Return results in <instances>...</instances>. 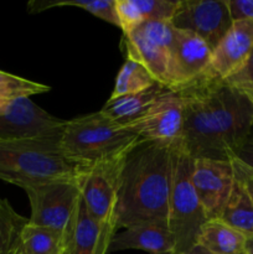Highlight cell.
<instances>
[{
    "instance_id": "obj_1",
    "label": "cell",
    "mask_w": 253,
    "mask_h": 254,
    "mask_svg": "<svg viewBox=\"0 0 253 254\" xmlns=\"http://www.w3.org/2000/svg\"><path fill=\"white\" fill-rule=\"evenodd\" d=\"M176 93L183 101L178 144L192 159L231 160L253 129V96L225 81L198 78Z\"/></svg>"
},
{
    "instance_id": "obj_2",
    "label": "cell",
    "mask_w": 253,
    "mask_h": 254,
    "mask_svg": "<svg viewBox=\"0 0 253 254\" xmlns=\"http://www.w3.org/2000/svg\"><path fill=\"white\" fill-rule=\"evenodd\" d=\"M175 145L140 140L126 155L117 202V227L168 222Z\"/></svg>"
},
{
    "instance_id": "obj_3",
    "label": "cell",
    "mask_w": 253,
    "mask_h": 254,
    "mask_svg": "<svg viewBox=\"0 0 253 254\" xmlns=\"http://www.w3.org/2000/svg\"><path fill=\"white\" fill-rule=\"evenodd\" d=\"M78 168V164L62 154L60 136L0 143V180L21 189L74 179Z\"/></svg>"
},
{
    "instance_id": "obj_4",
    "label": "cell",
    "mask_w": 253,
    "mask_h": 254,
    "mask_svg": "<svg viewBox=\"0 0 253 254\" xmlns=\"http://www.w3.org/2000/svg\"><path fill=\"white\" fill-rule=\"evenodd\" d=\"M143 139L101 112L66 121L60 149L68 160L87 165L128 151Z\"/></svg>"
},
{
    "instance_id": "obj_5",
    "label": "cell",
    "mask_w": 253,
    "mask_h": 254,
    "mask_svg": "<svg viewBox=\"0 0 253 254\" xmlns=\"http://www.w3.org/2000/svg\"><path fill=\"white\" fill-rule=\"evenodd\" d=\"M192 168L193 159L175 145L168 226L175 240L176 253L188 252L197 245L201 227L208 220L192 184Z\"/></svg>"
},
{
    "instance_id": "obj_6",
    "label": "cell",
    "mask_w": 253,
    "mask_h": 254,
    "mask_svg": "<svg viewBox=\"0 0 253 254\" xmlns=\"http://www.w3.org/2000/svg\"><path fill=\"white\" fill-rule=\"evenodd\" d=\"M128 151L97 163L79 165L76 179L87 211L102 225L117 227V202L121 175Z\"/></svg>"
},
{
    "instance_id": "obj_7",
    "label": "cell",
    "mask_w": 253,
    "mask_h": 254,
    "mask_svg": "<svg viewBox=\"0 0 253 254\" xmlns=\"http://www.w3.org/2000/svg\"><path fill=\"white\" fill-rule=\"evenodd\" d=\"M31 216L29 223L50 228L64 236L71 233L81 206V192L76 179L51 180L24 188Z\"/></svg>"
},
{
    "instance_id": "obj_8",
    "label": "cell",
    "mask_w": 253,
    "mask_h": 254,
    "mask_svg": "<svg viewBox=\"0 0 253 254\" xmlns=\"http://www.w3.org/2000/svg\"><path fill=\"white\" fill-rule=\"evenodd\" d=\"M175 27L168 20L139 25L124 36L126 57L140 62L155 81L171 89V49Z\"/></svg>"
},
{
    "instance_id": "obj_9",
    "label": "cell",
    "mask_w": 253,
    "mask_h": 254,
    "mask_svg": "<svg viewBox=\"0 0 253 254\" xmlns=\"http://www.w3.org/2000/svg\"><path fill=\"white\" fill-rule=\"evenodd\" d=\"M64 123L30 98L15 99L0 116V143L61 136Z\"/></svg>"
},
{
    "instance_id": "obj_10",
    "label": "cell",
    "mask_w": 253,
    "mask_h": 254,
    "mask_svg": "<svg viewBox=\"0 0 253 254\" xmlns=\"http://www.w3.org/2000/svg\"><path fill=\"white\" fill-rule=\"evenodd\" d=\"M171 24L197 35L213 51L233 21L226 0H180Z\"/></svg>"
},
{
    "instance_id": "obj_11",
    "label": "cell",
    "mask_w": 253,
    "mask_h": 254,
    "mask_svg": "<svg viewBox=\"0 0 253 254\" xmlns=\"http://www.w3.org/2000/svg\"><path fill=\"white\" fill-rule=\"evenodd\" d=\"M183 121V101L176 92L169 91L159 97L140 118L126 128L143 140L174 146L181 140Z\"/></svg>"
},
{
    "instance_id": "obj_12",
    "label": "cell",
    "mask_w": 253,
    "mask_h": 254,
    "mask_svg": "<svg viewBox=\"0 0 253 254\" xmlns=\"http://www.w3.org/2000/svg\"><path fill=\"white\" fill-rule=\"evenodd\" d=\"M233 183L232 160L193 159L192 184L208 220L220 218Z\"/></svg>"
},
{
    "instance_id": "obj_13",
    "label": "cell",
    "mask_w": 253,
    "mask_h": 254,
    "mask_svg": "<svg viewBox=\"0 0 253 254\" xmlns=\"http://www.w3.org/2000/svg\"><path fill=\"white\" fill-rule=\"evenodd\" d=\"M253 51V21H236L215 47L200 78L226 81L246 64Z\"/></svg>"
},
{
    "instance_id": "obj_14",
    "label": "cell",
    "mask_w": 253,
    "mask_h": 254,
    "mask_svg": "<svg viewBox=\"0 0 253 254\" xmlns=\"http://www.w3.org/2000/svg\"><path fill=\"white\" fill-rule=\"evenodd\" d=\"M211 56V47L197 35L175 29L171 49V91H180L200 78L210 64Z\"/></svg>"
},
{
    "instance_id": "obj_15",
    "label": "cell",
    "mask_w": 253,
    "mask_h": 254,
    "mask_svg": "<svg viewBox=\"0 0 253 254\" xmlns=\"http://www.w3.org/2000/svg\"><path fill=\"white\" fill-rule=\"evenodd\" d=\"M138 250L149 254H175L176 243L166 221H154L124 228L113 236L108 253Z\"/></svg>"
},
{
    "instance_id": "obj_16",
    "label": "cell",
    "mask_w": 253,
    "mask_h": 254,
    "mask_svg": "<svg viewBox=\"0 0 253 254\" xmlns=\"http://www.w3.org/2000/svg\"><path fill=\"white\" fill-rule=\"evenodd\" d=\"M117 230L94 220L81 201L78 216L67 236L62 254H108L109 245Z\"/></svg>"
},
{
    "instance_id": "obj_17",
    "label": "cell",
    "mask_w": 253,
    "mask_h": 254,
    "mask_svg": "<svg viewBox=\"0 0 253 254\" xmlns=\"http://www.w3.org/2000/svg\"><path fill=\"white\" fill-rule=\"evenodd\" d=\"M169 91L171 89H169L168 87L155 83L145 91L111 97L99 112L116 123L126 127L140 118L159 97Z\"/></svg>"
},
{
    "instance_id": "obj_18",
    "label": "cell",
    "mask_w": 253,
    "mask_h": 254,
    "mask_svg": "<svg viewBox=\"0 0 253 254\" xmlns=\"http://www.w3.org/2000/svg\"><path fill=\"white\" fill-rule=\"evenodd\" d=\"M247 236L231 227L220 218L207 220L201 227L197 245L211 254L246 253Z\"/></svg>"
},
{
    "instance_id": "obj_19",
    "label": "cell",
    "mask_w": 253,
    "mask_h": 254,
    "mask_svg": "<svg viewBox=\"0 0 253 254\" xmlns=\"http://www.w3.org/2000/svg\"><path fill=\"white\" fill-rule=\"evenodd\" d=\"M220 220L242 232L247 237L253 236V200L246 188L242 176L236 168L235 183L221 213Z\"/></svg>"
},
{
    "instance_id": "obj_20",
    "label": "cell",
    "mask_w": 253,
    "mask_h": 254,
    "mask_svg": "<svg viewBox=\"0 0 253 254\" xmlns=\"http://www.w3.org/2000/svg\"><path fill=\"white\" fill-rule=\"evenodd\" d=\"M21 254H62L64 236L45 227L27 223L21 236Z\"/></svg>"
},
{
    "instance_id": "obj_21",
    "label": "cell",
    "mask_w": 253,
    "mask_h": 254,
    "mask_svg": "<svg viewBox=\"0 0 253 254\" xmlns=\"http://www.w3.org/2000/svg\"><path fill=\"white\" fill-rule=\"evenodd\" d=\"M29 218L19 215L6 198L0 197V254H14L21 245Z\"/></svg>"
},
{
    "instance_id": "obj_22",
    "label": "cell",
    "mask_w": 253,
    "mask_h": 254,
    "mask_svg": "<svg viewBox=\"0 0 253 254\" xmlns=\"http://www.w3.org/2000/svg\"><path fill=\"white\" fill-rule=\"evenodd\" d=\"M158 83L153 74L145 66L138 61L126 57L123 66L119 69L114 82V88L111 97H119L129 93L145 91Z\"/></svg>"
},
{
    "instance_id": "obj_23",
    "label": "cell",
    "mask_w": 253,
    "mask_h": 254,
    "mask_svg": "<svg viewBox=\"0 0 253 254\" xmlns=\"http://www.w3.org/2000/svg\"><path fill=\"white\" fill-rule=\"evenodd\" d=\"M57 6H74L86 10L93 16L119 27V20L117 16L116 0H63V1H32L29 4L30 11L39 12L50 7Z\"/></svg>"
},
{
    "instance_id": "obj_24",
    "label": "cell",
    "mask_w": 253,
    "mask_h": 254,
    "mask_svg": "<svg viewBox=\"0 0 253 254\" xmlns=\"http://www.w3.org/2000/svg\"><path fill=\"white\" fill-rule=\"evenodd\" d=\"M49 91L50 87L46 84L0 71V99L15 101L19 98H30L35 94Z\"/></svg>"
},
{
    "instance_id": "obj_25",
    "label": "cell",
    "mask_w": 253,
    "mask_h": 254,
    "mask_svg": "<svg viewBox=\"0 0 253 254\" xmlns=\"http://www.w3.org/2000/svg\"><path fill=\"white\" fill-rule=\"evenodd\" d=\"M225 82L248 93H253V51L245 66Z\"/></svg>"
},
{
    "instance_id": "obj_26",
    "label": "cell",
    "mask_w": 253,
    "mask_h": 254,
    "mask_svg": "<svg viewBox=\"0 0 253 254\" xmlns=\"http://www.w3.org/2000/svg\"><path fill=\"white\" fill-rule=\"evenodd\" d=\"M231 19L236 21H253V0H226Z\"/></svg>"
},
{
    "instance_id": "obj_27",
    "label": "cell",
    "mask_w": 253,
    "mask_h": 254,
    "mask_svg": "<svg viewBox=\"0 0 253 254\" xmlns=\"http://www.w3.org/2000/svg\"><path fill=\"white\" fill-rule=\"evenodd\" d=\"M232 159H235L240 164L253 170V129L250 135H248V138L245 140V143L235 151Z\"/></svg>"
},
{
    "instance_id": "obj_28",
    "label": "cell",
    "mask_w": 253,
    "mask_h": 254,
    "mask_svg": "<svg viewBox=\"0 0 253 254\" xmlns=\"http://www.w3.org/2000/svg\"><path fill=\"white\" fill-rule=\"evenodd\" d=\"M232 163L233 165H235V168L237 169L238 173H240V175L242 176L243 181H245L246 184V188H247L248 192H250L251 197H252L253 200V170H251L247 166L240 164L237 160H235V159H232Z\"/></svg>"
},
{
    "instance_id": "obj_29",
    "label": "cell",
    "mask_w": 253,
    "mask_h": 254,
    "mask_svg": "<svg viewBox=\"0 0 253 254\" xmlns=\"http://www.w3.org/2000/svg\"><path fill=\"white\" fill-rule=\"evenodd\" d=\"M176 254H211V253H208L207 251H206L203 247H201L200 245H195L191 250H189L188 252L176 253Z\"/></svg>"
},
{
    "instance_id": "obj_30",
    "label": "cell",
    "mask_w": 253,
    "mask_h": 254,
    "mask_svg": "<svg viewBox=\"0 0 253 254\" xmlns=\"http://www.w3.org/2000/svg\"><path fill=\"white\" fill-rule=\"evenodd\" d=\"M14 101H5V99H0V116L5 114L7 112V109L10 108L11 103Z\"/></svg>"
},
{
    "instance_id": "obj_31",
    "label": "cell",
    "mask_w": 253,
    "mask_h": 254,
    "mask_svg": "<svg viewBox=\"0 0 253 254\" xmlns=\"http://www.w3.org/2000/svg\"><path fill=\"white\" fill-rule=\"evenodd\" d=\"M246 253L253 254V236L247 238V242H246Z\"/></svg>"
},
{
    "instance_id": "obj_32",
    "label": "cell",
    "mask_w": 253,
    "mask_h": 254,
    "mask_svg": "<svg viewBox=\"0 0 253 254\" xmlns=\"http://www.w3.org/2000/svg\"><path fill=\"white\" fill-rule=\"evenodd\" d=\"M20 246H21V245H20ZM20 252H21V250H19V252H17L16 254H20Z\"/></svg>"
},
{
    "instance_id": "obj_33",
    "label": "cell",
    "mask_w": 253,
    "mask_h": 254,
    "mask_svg": "<svg viewBox=\"0 0 253 254\" xmlns=\"http://www.w3.org/2000/svg\"><path fill=\"white\" fill-rule=\"evenodd\" d=\"M19 250H20V248H19ZM19 250H17V251H16V252H15V253H14V254H16V253H17V252H19Z\"/></svg>"
},
{
    "instance_id": "obj_34",
    "label": "cell",
    "mask_w": 253,
    "mask_h": 254,
    "mask_svg": "<svg viewBox=\"0 0 253 254\" xmlns=\"http://www.w3.org/2000/svg\"><path fill=\"white\" fill-rule=\"evenodd\" d=\"M243 254H247V253H243Z\"/></svg>"
},
{
    "instance_id": "obj_35",
    "label": "cell",
    "mask_w": 253,
    "mask_h": 254,
    "mask_svg": "<svg viewBox=\"0 0 253 254\" xmlns=\"http://www.w3.org/2000/svg\"><path fill=\"white\" fill-rule=\"evenodd\" d=\"M251 94H252V96H253V93H251Z\"/></svg>"
},
{
    "instance_id": "obj_36",
    "label": "cell",
    "mask_w": 253,
    "mask_h": 254,
    "mask_svg": "<svg viewBox=\"0 0 253 254\" xmlns=\"http://www.w3.org/2000/svg\"><path fill=\"white\" fill-rule=\"evenodd\" d=\"M20 250H21V248H20ZM20 254H21V253H20Z\"/></svg>"
}]
</instances>
